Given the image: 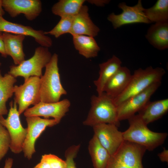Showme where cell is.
<instances>
[{
	"label": "cell",
	"instance_id": "obj_1",
	"mask_svg": "<svg viewBox=\"0 0 168 168\" xmlns=\"http://www.w3.org/2000/svg\"><path fill=\"white\" fill-rule=\"evenodd\" d=\"M129 126L122 132L124 140L132 142L152 151L162 145L166 138V133H158L151 131L138 115L135 114L128 119Z\"/></svg>",
	"mask_w": 168,
	"mask_h": 168
},
{
	"label": "cell",
	"instance_id": "obj_2",
	"mask_svg": "<svg viewBox=\"0 0 168 168\" xmlns=\"http://www.w3.org/2000/svg\"><path fill=\"white\" fill-rule=\"evenodd\" d=\"M91 108L87 117L83 122L86 126L93 127L100 124H110L119 126L117 107L114 98L103 92L100 95H92Z\"/></svg>",
	"mask_w": 168,
	"mask_h": 168
},
{
	"label": "cell",
	"instance_id": "obj_3",
	"mask_svg": "<svg viewBox=\"0 0 168 168\" xmlns=\"http://www.w3.org/2000/svg\"><path fill=\"white\" fill-rule=\"evenodd\" d=\"M165 73L162 68L149 66L144 69L139 68L132 75L129 82L124 91L114 99L117 107L128 98L140 93L150 86L161 82Z\"/></svg>",
	"mask_w": 168,
	"mask_h": 168
},
{
	"label": "cell",
	"instance_id": "obj_4",
	"mask_svg": "<svg viewBox=\"0 0 168 168\" xmlns=\"http://www.w3.org/2000/svg\"><path fill=\"white\" fill-rule=\"evenodd\" d=\"M58 61V56L54 53L45 67L44 74L40 78V101L57 102L60 101L62 96L67 93L61 82Z\"/></svg>",
	"mask_w": 168,
	"mask_h": 168
},
{
	"label": "cell",
	"instance_id": "obj_5",
	"mask_svg": "<svg viewBox=\"0 0 168 168\" xmlns=\"http://www.w3.org/2000/svg\"><path fill=\"white\" fill-rule=\"evenodd\" d=\"M52 55L49 48L38 47L31 58L25 60L19 65L11 66L8 73L16 78L22 77L24 82L31 77L40 78L42 76V69L49 62Z\"/></svg>",
	"mask_w": 168,
	"mask_h": 168
},
{
	"label": "cell",
	"instance_id": "obj_6",
	"mask_svg": "<svg viewBox=\"0 0 168 168\" xmlns=\"http://www.w3.org/2000/svg\"><path fill=\"white\" fill-rule=\"evenodd\" d=\"M10 108L6 119L0 116V124L7 130L11 138L10 149L15 154L22 151L23 144L27 133V128L22 126L17 109V104L14 100L9 103Z\"/></svg>",
	"mask_w": 168,
	"mask_h": 168
},
{
	"label": "cell",
	"instance_id": "obj_7",
	"mask_svg": "<svg viewBox=\"0 0 168 168\" xmlns=\"http://www.w3.org/2000/svg\"><path fill=\"white\" fill-rule=\"evenodd\" d=\"M40 78L32 76L19 86L15 85V100L18 105V112L21 114L30 105H35L40 101Z\"/></svg>",
	"mask_w": 168,
	"mask_h": 168
},
{
	"label": "cell",
	"instance_id": "obj_8",
	"mask_svg": "<svg viewBox=\"0 0 168 168\" xmlns=\"http://www.w3.org/2000/svg\"><path fill=\"white\" fill-rule=\"evenodd\" d=\"M161 84L155 83L142 92L127 99L117 106L118 120L128 119L139 112L150 101L152 96Z\"/></svg>",
	"mask_w": 168,
	"mask_h": 168
},
{
	"label": "cell",
	"instance_id": "obj_9",
	"mask_svg": "<svg viewBox=\"0 0 168 168\" xmlns=\"http://www.w3.org/2000/svg\"><path fill=\"white\" fill-rule=\"evenodd\" d=\"M26 120L27 124V133L22 151L24 156L30 160L35 152V142L40 135L47 127H52L57 123L54 119H42L37 116L26 117Z\"/></svg>",
	"mask_w": 168,
	"mask_h": 168
},
{
	"label": "cell",
	"instance_id": "obj_10",
	"mask_svg": "<svg viewBox=\"0 0 168 168\" xmlns=\"http://www.w3.org/2000/svg\"><path fill=\"white\" fill-rule=\"evenodd\" d=\"M122 12L119 14L112 13L107 17L108 20L112 24L115 29L125 25L136 23H151L146 17L141 0H139L135 5L130 6L122 2L118 5Z\"/></svg>",
	"mask_w": 168,
	"mask_h": 168
},
{
	"label": "cell",
	"instance_id": "obj_11",
	"mask_svg": "<svg viewBox=\"0 0 168 168\" xmlns=\"http://www.w3.org/2000/svg\"><path fill=\"white\" fill-rule=\"evenodd\" d=\"M70 105V102L67 99L53 103L40 101L33 107L28 108L24 114L26 117L42 116L47 119L52 117L58 124L69 111Z\"/></svg>",
	"mask_w": 168,
	"mask_h": 168
},
{
	"label": "cell",
	"instance_id": "obj_12",
	"mask_svg": "<svg viewBox=\"0 0 168 168\" xmlns=\"http://www.w3.org/2000/svg\"><path fill=\"white\" fill-rule=\"evenodd\" d=\"M118 126L110 124H100L93 126L94 135L111 156L117 150L124 141L122 132Z\"/></svg>",
	"mask_w": 168,
	"mask_h": 168
},
{
	"label": "cell",
	"instance_id": "obj_13",
	"mask_svg": "<svg viewBox=\"0 0 168 168\" xmlns=\"http://www.w3.org/2000/svg\"><path fill=\"white\" fill-rule=\"evenodd\" d=\"M2 7L12 17L23 14L29 21L38 17L42 11V4L40 0H2Z\"/></svg>",
	"mask_w": 168,
	"mask_h": 168
},
{
	"label": "cell",
	"instance_id": "obj_14",
	"mask_svg": "<svg viewBox=\"0 0 168 168\" xmlns=\"http://www.w3.org/2000/svg\"><path fill=\"white\" fill-rule=\"evenodd\" d=\"M0 32L21 35L34 38L40 46L49 48L52 46L51 38L44 34L42 30H37L29 26L10 22L0 16Z\"/></svg>",
	"mask_w": 168,
	"mask_h": 168
},
{
	"label": "cell",
	"instance_id": "obj_15",
	"mask_svg": "<svg viewBox=\"0 0 168 168\" xmlns=\"http://www.w3.org/2000/svg\"><path fill=\"white\" fill-rule=\"evenodd\" d=\"M146 150L142 146L124 140L111 156L131 168H143L142 159Z\"/></svg>",
	"mask_w": 168,
	"mask_h": 168
},
{
	"label": "cell",
	"instance_id": "obj_16",
	"mask_svg": "<svg viewBox=\"0 0 168 168\" xmlns=\"http://www.w3.org/2000/svg\"><path fill=\"white\" fill-rule=\"evenodd\" d=\"M99 28L93 22L88 13V8L83 5L79 12L74 16L71 35H85L94 37L98 35Z\"/></svg>",
	"mask_w": 168,
	"mask_h": 168
},
{
	"label": "cell",
	"instance_id": "obj_17",
	"mask_svg": "<svg viewBox=\"0 0 168 168\" xmlns=\"http://www.w3.org/2000/svg\"><path fill=\"white\" fill-rule=\"evenodd\" d=\"M132 75L127 67L121 66L106 84L103 92L114 99L118 97L126 89Z\"/></svg>",
	"mask_w": 168,
	"mask_h": 168
},
{
	"label": "cell",
	"instance_id": "obj_18",
	"mask_svg": "<svg viewBox=\"0 0 168 168\" xmlns=\"http://www.w3.org/2000/svg\"><path fill=\"white\" fill-rule=\"evenodd\" d=\"M121 64L120 59L114 55L107 61L99 64V77L93 82L98 95L103 92L106 84L121 68Z\"/></svg>",
	"mask_w": 168,
	"mask_h": 168
},
{
	"label": "cell",
	"instance_id": "obj_19",
	"mask_svg": "<svg viewBox=\"0 0 168 168\" xmlns=\"http://www.w3.org/2000/svg\"><path fill=\"white\" fill-rule=\"evenodd\" d=\"M2 35L7 54L12 58L16 65H19L25 60L23 42L26 36L5 32L2 33Z\"/></svg>",
	"mask_w": 168,
	"mask_h": 168
},
{
	"label": "cell",
	"instance_id": "obj_20",
	"mask_svg": "<svg viewBox=\"0 0 168 168\" xmlns=\"http://www.w3.org/2000/svg\"><path fill=\"white\" fill-rule=\"evenodd\" d=\"M168 111V99L150 101L138 114L147 125L161 118Z\"/></svg>",
	"mask_w": 168,
	"mask_h": 168
},
{
	"label": "cell",
	"instance_id": "obj_21",
	"mask_svg": "<svg viewBox=\"0 0 168 168\" xmlns=\"http://www.w3.org/2000/svg\"><path fill=\"white\" fill-rule=\"evenodd\" d=\"M145 37L153 46L160 50L168 48V22L155 23L148 29Z\"/></svg>",
	"mask_w": 168,
	"mask_h": 168
},
{
	"label": "cell",
	"instance_id": "obj_22",
	"mask_svg": "<svg viewBox=\"0 0 168 168\" xmlns=\"http://www.w3.org/2000/svg\"><path fill=\"white\" fill-rule=\"evenodd\" d=\"M72 36L74 48L79 54L86 58L98 56L100 48L94 37L85 35Z\"/></svg>",
	"mask_w": 168,
	"mask_h": 168
},
{
	"label": "cell",
	"instance_id": "obj_23",
	"mask_svg": "<svg viewBox=\"0 0 168 168\" xmlns=\"http://www.w3.org/2000/svg\"><path fill=\"white\" fill-rule=\"evenodd\" d=\"M88 149L94 168H105L111 156L94 135L89 142Z\"/></svg>",
	"mask_w": 168,
	"mask_h": 168
},
{
	"label": "cell",
	"instance_id": "obj_24",
	"mask_svg": "<svg viewBox=\"0 0 168 168\" xmlns=\"http://www.w3.org/2000/svg\"><path fill=\"white\" fill-rule=\"evenodd\" d=\"M16 81V78L8 73L2 76L0 70V116L8 113L6 103L14 94V84Z\"/></svg>",
	"mask_w": 168,
	"mask_h": 168
},
{
	"label": "cell",
	"instance_id": "obj_25",
	"mask_svg": "<svg viewBox=\"0 0 168 168\" xmlns=\"http://www.w3.org/2000/svg\"><path fill=\"white\" fill-rule=\"evenodd\" d=\"M85 0H60L52 7V13L60 17L74 16L79 12Z\"/></svg>",
	"mask_w": 168,
	"mask_h": 168
},
{
	"label": "cell",
	"instance_id": "obj_26",
	"mask_svg": "<svg viewBox=\"0 0 168 168\" xmlns=\"http://www.w3.org/2000/svg\"><path fill=\"white\" fill-rule=\"evenodd\" d=\"M144 12L151 23L168 22V0H158L152 7L145 8Z\"/></svg>",
	"mask_w": 168,
	"mask_h": 168
},
{
	"label": "cell",
	"instance_id": "obj_27",
	"mask_svg": "<svg viewBox=\"0 0 168 168\" xmlns=\"http://www.w3.org/2000/svg\"><path fill=\"white\" fill-rule=\"evenodd\" d=\"M74 16H66L61 17L57 24L50 30L44 31L45 35L49 34L56 38L67 33L70 34Z\"/></svg>",
	"mask_w": 168,
	"mask_h": 168
},
{
	"label": "cell",
	"instance_id": "obj_28",
	"mask_svg": "<svg viewBox=\"0 0 168 168\" xmlns=\"http://www.w3.org/2000/svg\"><path fill=\"white\" fill-rule=\"evenodd\" d=\"M65 161L52 154L42 156L40 161L34 168H66Z\"/></svg>",
	"mask_w": 168,
	"mask_h": 168
},
{
	"label": "cell",
	"instance_id": "obj_29",
	"mask_svg": "<svg viewBox=\"0 0 168 168\" xmlns=\"http://www.w3.org/2000/svg\"><path fill=\"white\" fill-rule=\"evenodd\" d=\"M11 138L6 128L0 124V161L10 149Z\"/></svg>",
	"mask_w": 168,
	"mask_h": 168
},
{
	"label": "cell",
	"instance_id": "obj_30",
	"mask_svg": "<svg viewBox=\"0 0 168 168\" xmlns=\"http://www.w3.org/2000/svg\"><path fill=\"white\" fill-rule=\"evenodd\" d=\"M80 147V144L73 145L66 150L65 153L66 168H76L74 159L77 156Z\"/></svg>",
	"mask_w": 168,
	"mask_h": 168
},
{
	"label": "cell",
	"instance_id": "obj_31",
	"mask_svg": "<svg viewBox=\"0 0 168 168\" xmlns=\"http://www.w3.org/2000/svg\"><path fill=\"white\" fill-rule=\"evenodd\" d=\"M105 168H131L119 161L113 156H111Z\"/></svg>",
	"mask_w": 168,
	"mask_h": 168
},
{
	"label": "cell",
	"instance_id": "obj_32",
	"mask_svg": "<svg viewBox=\"0 0 168 168\" xmlns=\"http://www.w3.org/2000/svg\"><path fill=\"white\" fill-rule=\"evenodd\" d=\"M160 160L162 162H168V150L163 148V151L158 154Z\"/></svg>",
	"mask_w": 168,
	"mask_h": 168
},
{
	"label": "cell",
	"instance_id": "obj_33",
	"mask_svg": "<svg viewBox=\"0 0 168 168\" xmlns=\"http://www.w3.org/2000/svg\"><path fill=\"white\" fill-rule=\"evenodd\" d=\"M0 54L3 57L6 58L7 56L5 49L2 33L1 32H0Z\"/></svg>",
	"mask_w": 168,
	"mask_h": 168
},
{
	"label": "cell",
	"instance_id": "obj_34",
	"mask_svg": "<svg viewBox=\"0 0 168 168\" xmlns=\"http://www.w3.org/2000/svg\"><path fill=\"white\" fill-rule=\"evenodd\" d=\"M87 2L92 4H94L97 6H104L110 2L109 0H89Z\"/></svg>",
	"mask_w": 168,
	"mask_h": 168
},
{
	"label": "cell",
	"instance_id": "obj_35",
	"mask_svg": "<svg viewBox=\"0 0 168 168\" xmlns=\"http://www.w3.org/2000/svg\"><path fill=\"white\" fill-rule=\"evenodd\" d=\"M13 163V159L11 158H8L5 161L4 168H12Z\"/></svg>",
	"mask_w": 168,
	"mask_h": 168
},
{
	"label": "cell",
	"instance_id": "obj_36",
	"mask_svg": "<svg viewBox=\"0 0 168 168\" xmlns=\"http://www.w3.org/2000/svg\"><path fill=\"white\" fill-rule=\"evenodd\" d=\"M5 14V11L2 7V0H0V16H3Z\"/></svg>",
	"mask_w": 168,
	"mask_h": 168
},
{
	"label": "cell",
	"instance_id": "obj_37",
	"mask_svg": "<svg viewBox=\"0 0 168 168\" xmlns=\"http://www.w3.org/2000/svg\"><path fill=\"white\" fill-rule=\"evenodd\" d=\"M1 62H0V66H1Z\"/></svg>",
	"mask_w": 168,
	"mask_h": 168
}]
</instances>
